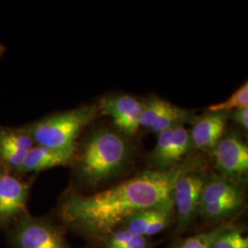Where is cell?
I'll list each match as a JSON object with an SVG mask.
<instances>
[{"label":"cell","instance_id":"9","mask_svg":"<svg viewBox=\"0 0 248 248\" xmlns=\"http://www.w3.org/2000/svg\"><path fill=\"white\" fill-rule=\"evenodd\" d=\"M228 114L225 111H209L192 119L193 124L189 131L192 148L213 150L223 137Z\"/></svg>","mask_w":248,"mask_h":248},{"label":"cell","instance_id":"1","mask_svg":"<svg viewBox=\"0 0 248 248\" xmlns=\"http://www.w3.org/2000/svg\"><path fill=\"white\" fill-rule=\"evenodd\" d=\"M190 169L189 163L167 171L152 169L93 195L69 194L62 202V218L74 228L102 239L134 213L173 203L177 178Z\"/></svg>","mask_w":248,"mask_h":248},{"label":"cell","instance_id":"16","mask_svg":"<svg viewBox=\"0 0 248 248\" xmlns=\"http://www.w3.org/2000/svg\"><path fill=\"white\" fill-rule=\"evenodd\" d=\"M102 239L106 248H150V241L123 228H118Z\"/></svg>","mask_w":248,"mask_h":248},{"label":"cell","instance_id":"5","mask_svg":"<svg viewBox=\"0 0 248 248\" xmlns=\"http://www.w3.org/2000/svg\"><path fill=\"white\" fill-rule=\"evenodd\" d=\"M191 149L189 131L184 125H178L158 133L156 144L149 155L153 170L167 171L176 168Z\"/></svg>","mask_w":248,"mask_h":248},{"label":"cell","instance_id":"23","mask_svg":"<svg viewBox=\"0 0 248 248\" xmlns=\"http://www.w3.org/2000/svg\"><path fill=\"white\" fill-rule=\"evenodd\" d=\"M3 51H4V48H3V46H2V45H0V55L2 54Z\"/></svg>","mask_w":248,"mask_h":248},{"label":"cell","instance_id":"17","mask_svg":"<svg viewBox=\"0 0 248 248\" xmlns=\"http://www.w3.org/2000/svg\"><path fill=\"white\" fill-rule=\"evenodd\" d=\"M192 120V114L186 109L173 104H169V108L160 116L157 121L150 128L151 132L155 133H162L168 129L178 125H184L186 122Z\"/></svg>","mask_w":248,"mask_h":248},{"label":"cell","instance_id":"19","mask_svg":"<svg viewBox=\"0 0 248 248\" xmlns=\"http://www.w3.org/2000/svg\"><path fill=\"white\" fill-rule=\"evenodd\" d=\"M169 101L159 98H150L146 102H143L141 124L144 129H149L153 126L160 116L162 115L165 110L169 108Z\"/></svg>","mask_w":248,"mask_h":248},{"label":"cell","instance_id":"20","mask_svg":"<svg viewBox=\"0 0 248 248\" xmlns=\"http://www.w3.org/2000/svg\"><path fill=\"white\" fill-rule=\"evenodd\" d=\"M248 108V84L246 82L225 101L208 108L209 111H225Z\"/></svg>","mask_w":248,"mask_h":248},{"label":"cell","instance_id":"21","mask_svg":"<svg viewBox=\"0 0 248 248\" xmlns=\"http://www.w3.org/2000/svg\"><path fill=\"white\" fill-rule=\"evenodd\" d=\"M228 225L229 223H223L210 232L187 237L173 248H212L214 240Z\"/></svg>","mask_w":248,"mask_h":248},{"label":"cell","instance_id":"4","mask_svg":"<svg viewBox=\"0 0 248 248\" xmlns=\"http://www.w3.org/2000/svg\"><path fill=\"white\" fill-rule=\"evenodd\" d=\"M205 182V178L193 169L177 178L172 194L177 213V226L175 231L177 235L188 230L195 221Z\"/></svg>","mask_w":248,"mask_h":248},{"label":"cell","instance_id":"10","mask_svg":"<svg viewBox=\"0 0 248 248\" xmlns=\"http://www.w3.org/2000/svg\"><path fill=\"white\" fill-rule=\"evenodd\" d=\"M18 248H69L62 233L52 224L28 220L16 234Z\"/></svg>","mask_w":248,"mask_h":248},{"label":"cell","instance_id":"3","mask_svg":"<svg viewBox=\"0 0 248 248\" xmlns=\"http://www.w3.org/2000/svg\"><path fill=\"white\" fill-rule=\"evenodd\" d=\"M98 115L97 106H82L45 117L24 129L36 145L54 149L76 148V140L82 130Z\"/></svg>","mask_w":248,"mask_h":248},{"label":"cell","instance_id":"13","mask_svg":"<svg viewBox=\"0 0 248 248\" xmlns=\"http://www.w3.org/2000/svg\"><path fill=\"white\" fill-rule=\"evenodd\" d=\"M76 148L54 149L34 145L28 153L21 172H40L46 169L69 165L75 157Z\"/></svg>","mask_w":248,"mask_h":248},{"label":"cell","instance_id":"22","mask_svg":"<svg viewBox=\"0 0 248 248\" xmlns=\"http://www.w3.org/2000/svg\"><path fill=\"white\" fill-rule=\"evenodd\" d=\"M232 119L236 123L239 124L240 126L248 131V108H238L234 109L231 113Z\"/></svg>","mask_w":248,"mask_h":248},{"label":"cell","instance_id":"6","mask_svg":"<svg viewBox=\"0 0 248 248\" xmlns=\"http://www.w3.org/2000/svg\"><path fill=\"white\" fill-rule=\"evenodd\" d=\"M98 114L112 119L117 132L124 136H133L140 128L143 102L130 95L119 94L99 100Z\"/></svg>","mask_w":248,"mask_h":248},{"label":"cell","instance_id":"14","mask_svg":"<svg viewBox=\"0 0 248 248\" xmlns=\"http://www.w3.org/2000/svg\"><path fill=\"white\" fill-rule=\"evenodd\" d=\"M239 196H244V192L236 183L222 176H213L204 184L200 206Z\"/></svg>","mask_w":248,"mask_h":248},{"label":"cell","instance_id":"12","mask_svg":"<svg viewBox=\"0 0 248 248\" xmlns=\"http://www.w3.org/2000/svg\"><path fill=\"white\" fill-rule=\"evenodd\" d=\"M29 186L9 174H0V221L25 209Z\"/></svg>","mask_w":248,"mask_h":248},{"label":"cell","instance_id":"2","mask_svg":"<svg viewBox=\"0 0 248 248\" xmlns=\"http://www.w3.org/2000/svg\"><path fill=\"white\" fill-rule=\"evenodd\" d=\"M130 158L131 147L126 137L117 131L101 128L85 142L78 174L89 185L98 186L119 175Z\"/></svg>","mask_w":248,"mask_h":248},{"label":"cell","instance_id":"18","mask_svg":"<svg viewBox=\"0 0 248 248\" xmlns=\"http://www.w3.org/2000/svg\"><path fill=\"white\" fill-rule=\"evenodd\" d=\"M212 248H248L247 232L243 227L229 224L214 240Z\"/></svg>","mask_w":248,"mask_h":248},{"label":"cell","instance_id":"7","mask_svg":"<svg viewBox=\"0 0 248 248\" xmlns=\"http://www.w3.org/2000/svg\"><path fill=\"white\" fill-rule=\"evenodd\" d=\"M213 150L216 168L222 177L234 183L247 179L248 146L237 134L225 135Z\"/></svg>","mask_w":248,"mask_h":248},{"label":"cell","instance_id":"15","mask_svg":"<svg viewBox=\"0 0 248 248\" xmlns=\"http://www.w3.org/2000/svg\"><path fill=\"white\" fill-rule=\"evenodd\" d=\"M245 204L244 196L233 197L200 206L199 213L208 221H222L236 214Z\"/></svg>","mask_w":248,"mask_h":248},{"label":"cell","instance_id":"8","mask_svg":"<svg viewBox=\"0 0 248 248\" xmlns=\"http://www.w3.org/2000/svg\"><path fill=\"white\" fill-rule=\"evenodd\" d=\"M174 203L145 209L125 219L121 226L137 235L149 238L169 227L174 217Z\"/></svg>","mask_w":248,"mask_h":248},{"label":"cell","instance_id":"11","mask_svg":"<svg viewBox=\"0 0 248 248\" xmlns=\"http://www.w3.org/2000/svg\"><path fill=\"white\" fill-rule=\"evenodd\" d=\"M34 145L35 142L25 129L0 127V159L10 167L20 169Z\"/></svg>","mask_w":248,"mask_h":248}]
</instances>
